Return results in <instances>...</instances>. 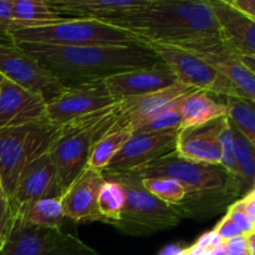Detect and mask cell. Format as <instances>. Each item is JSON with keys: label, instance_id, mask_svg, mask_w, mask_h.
<instances>
[{"label": "cell", "instance_id": "3957f363", "mask_svg": "<svg viewBox=\"0 0 255 255\" xmlns=\"http://www.w3.org/2000/svg\"><path fill=\"white\" fill-rule=\"evenodd\" d=\"M141 178L168 177L178 181L186 198L174 208L183 218L219 212L231 199L243 194L242 187L221 166L198 163L179 156L176 151L134 169Z\"/></svg>", "mask_w": 255, "mask_h": 255}, {"label": "cell", "instance_id": "d6986e66", "mask_svg": "<svg viewBox=\"0 0 255 255\" xmlns=\"http://www.w3.org/2000/svg\"><path fill=\"white\" fill-rule=\"evenodd\" d=\"M221 27L222 39L241 56L255 57V20L228 0H208Z\"/></svg>", "mask_w": 255, "mask_h": 255}, {"label": "cell", "instance_id": "e0dca14e", "mask_svg": "<svg viewBox=\"0 0 255 255\" xmlns=\"http://www.w3.org/2000/svg\"><path fill=\"white\" fill-rule=\"evenodd\" d=\"M176 82H178L177 77L161 60L152 66L121 72L105 80L110 94L116 102L159 91Z\"/></svg>", "mask_w": 255, "mask_h": 255}, {"label": "cell", "instance_id": "4dcf8cb0", "mask_svg": "<svg viewBox=\"0 0 255 255\" xmlns=\"http://www.w3.org/2000/svg\"><path fill=\"white\" fill-rule=\"evenodd\" d=\"M219 142H221L222 148L221 167L232 177V178L236 179L242 187L241 178H239L238 166H237L236 161V154H234L233 136H232L231 125H229L228 117H226V121H224L223 127H222L221 134H219ZM242 191H243V188H242Z\"/></svg>", "mask_w": 255, "mask_h": 255}, {"label": "cell", "instance_id": "7402d4cb", "mask_svg": "<svg viewBox=\"0 0 255 255\" xmlns=\"http://www.w3.org/2000/svg\"><path fill=\"white\" fill-rule=\"evenodd\" d=\"M181 112V129L203 126L214 120L228 117V109L224 102L217 101L211 94L199 90H194L184 96Z\"/></svg>", "mask_w": 255, "mask_h": 255}, {"label": "cell", "instance_id": "bcb514c9", "mask_svg": "<svg viewBox=\"0 0 255 255\" xmlns=\"http://www.w3.org/2000/svg\"><path fill=\"white\" fill-rule=\"evenodd\" d=\"M0 188H1V182H0Z\"/></svg>", "mask_w": 255, "mask_h": 255}, {"label": "cell", "instance_id": "e575fe53", "mask_svg": "<svg viewBox=\"0 0 255 255\" xmlns=\"http://www.w3.org/2000/svg\"><path fill=\"white\" fill-rule=\"evenodd\" d=\"M11 10L12 0H0V36L7 35L14 27Z\"/></svg>", "mask_w": 255, "mask_h": 255}, {"label": "cell", "instance_id": "d4e9b609", "mask_svg": "<svg viewBox=\"0 0 255 255\" xmlns=\"http://www.w3.org/2000/svg\"><path fill=\"white\" fill-rule=\"evenodd\" d=\"M229 120V119H228ZM232 136H233L234 154L239 171L243 193H248L254 188L255 181V149L251 142L238 131L229 120Z\"/></svg>", "mask_w": 255, "mask_h": 255}, {"label": "cell", "instance_id": "44dd1931", "mask_svg": "<svg viewBox=\"0 0 255 255\" xmlns=\"http://www.w3.org/2000/svg\"><path fill=\"white\" fill-rule=\"evenodd\" d=\"M148 0H47L59 14L71 19L106 20L139 9Z\"/></svg>", "mask_w": 255, "mask_h": 255}, {"label": "cell", "instance_id": "d6a6232c", "mask_svg": "<svg viewBox=\"0 0 255 255\" xmlns=\"http://www.w3.org/2000/svg\"><path fill=\"white\" fill-rule=\"evenodd\" d=\"M227 214L231 217L232 221H233L234 223H236L237 226L242 229V232H243L246 236H251V234L255 233L254 226L252 224V222L249 221V218H248V216L246 214V212H244L243 206H242V203H241V199L233 202V203L228 207Z\"/></svg>", "mask_w": 255, "mask_h": 255}, {"label": "cell", "instance_id": "b9f144b4", "mask_svg": "<svg viewBox=\"0 0 255 255\" xmlns=\"http://www.w3.org/2000/svg\"><path fill=\"white\" fill-rule=\"evenodd\" d=\"M242 61L243 64L248 67L251 71H253L255 74V57H251V56H241Z\"/></svg>", "mask_w": 255, "mask_h": 255}, {"label": "cell", "instance_id": "7dc6e473", "mask_svg": "<svg viewBox=\"0 0 255 255\" xmlns=\"http://www.w3.org/2000/svg\"><path fill=\"white\" fill-rule=\"evenodd\" d=\"M253 189H255V181H254V188Z\"/></svg>", "mask_w": 255, "mask_h": 255}, {"label": "cell", "instance_id": "1f68e13d", "mask_svg": "<svg viewBox=\"0 0 255 255\" xmlns=\"http://www.w3.org/2000/svg\"><path fill=\"white\" fill-rule=\"evenodd\" d=\"M15 221V211L7 194L0 188V239L6 241Z\"/></svg>", "mask_w": 255, "mask_h": 255}, {"label": "cell", "instance_id": "60d3db41", "mask_svg": "<svg viewBox=\"0 0 255 255\" xmlns=\"http://www.w3.org/2000/svg\"><path fill=\"white\" fill-rule=\"evenodd\" d=\"M182 251H183V249L179 248L178 246H169L159 255H178L179 253H182Z\"/></svg>", "mask_w": 255, "mask_h": 255}, {"label": "cell", "instance_id": "7bdbcfd3", "mask_svg": "<svg viewBox=\"0 0 255 255\" xmlns=\"http://www.w3.org/2000/svg\"><path fill=\"white\" fill-rule=\"evenodd\" d=\"M208 255H227L226 248H224V244L223 246H219V247H217V248L208 251Z\"/></svg>", "mask_w": 255, "mask_h": 255}, {"label": "cell", "instance_id": "6da1fadb", "mask_svg": "<svg viewBox=\"0 0 255 255\" xmlns=\"http://www.w3.org/2000/svg\"><path fill=\"white\" fill-rule=\"evenodd\" d=\"M16 44V42H15ZM65 89L105 81L114 75L152 66L159 61L144 46H59L19 42Z\"/></svg>", "mask_w": 255, "mask_h": 255}, {"label": "cell", "instance_id": "9a60e30c", "mask_svg": "<svg viewBox=\"0 0 255 255\" xmlns=\"http://www.w3.org/2000/svg\"><path fill=\"white\" fill-rule=\"evenodd\" d=\"M56 169L50 153L42 154L30 162L17 181L11 204L15 212L24 211L35 202L45 198H60Z\"/></svg>", "mask_w": 255, "mask_h": 255}, {"label": "cell", "instance_id": "277c9868", "mask_svg": "<svg viewBox=\"0 0 255 255\" xmlns=\"http://www.w3.org/2000/svg\"><path fill=\"white\" fill-rule=\"evenodd\" d=\"M117 128H125L119 102L62 125L59 137L49 152L56 169L60 193H64L86 168L97 142Z\"/></svg>", "mask_w": 255, "mask_h": 255}, {"label": "cell", "instance_id": "ba28073f", "mask_svg": "<svg viewBox=\"0 0 255 255\" xmlns=\"http://www.w3.org/2000/svg\"><path fill=\"white\" fill-rule=\"evenodd\" d=\"M1 255H102L71 233L34 226L15 213Z\"/></svg>", "mask_w": 255, "mask_h": 255}, {"label": "cell", "instance_id": "8fae6325", "mask_svg": "<svg viewBox=\"0 0 255 255\" xmlns=\"http://www.w3.org/2000/svg\"><path fill=\"white\" fill-rule=\"evenodd\" d=\"M223 75L237 90L241 99L255 102V74L243 64L241 55L222 40H204L179 45Z\"/></svg>", "mask_w": 255, "mask_h": 255}, {"label": "cell", "instance_id": "ab89813d", "mask_svg": "<svg viewBox=\"0 0 255 255\" xmlns=\"http://www.w3.org/2000/svg\"><path fill=\"white\" fill-rule=\"evenodd\" d=\"M183 253L184 255H208V251L193 244V246L188 247V248H184Z\"/></svg>", "mask_w": 255, "mask_h": 255}, {"label": "cell", "instance_id": "2e32d148", "mask_svg": "<svg viewBox=\"0 0 255 255\" xmlns=\"http://www.w3.org/2000/svg\"><path fill=\"white\" fill-rule=\"evenodd\" d=\"M47 121L44 97L0 76V128Z\"/></svg>", "mask_w": 255, "mask_h": 255}, {"label": "cell", "instance_id": "f546056e", "mask_svg": "<svg viewBox=\"0 0 255 255\" xmlns=\"http://www.w3.org/2000/svg\"><path fill=\"white\" fill-rule=\"evenodd\" d=\"M143 186L152 196L168 206H179L186 198V191L178 181L168 177L142 178Z\"/></svg>", "mask_w": 255, "mask_h": 255}, {"label": "cell", "instance_id": "4316f807", "mask_svg": "<svg viewBox=\"0 0 255 255\" xmlns=\"http://www.w3.org/2000/svg\"><path fill=\"white\" fill-rule=\"evenodd\" d=\"M228 119L255 149V102L237 97H224Z\"/></svg>", "mask_w": 255, "mask_h": 255}, {"label": "cell", "instance_id": "74e56055", "mask_svg": "<svg viewBox=\"0 0 255 255\" xmlns=\"http://www.w3.org/2000/svg\"><path fill=\"white\" fill-rule=\"evenodd\" d=\"M241 203L243 206L244 212L248 216L249 221L252 222V224H253L255 228V189H252L251 192H248L241 199Z\"/></svg>", "mask_w": 255, "mask_h": 255}, {"label": "cell", "instance_id": "ee69618b", "mask_svg": "<svg viewBox=\"0 0 255 255\" xmlns=\"http://www.w3.org/2000/svg\"><path fill=\"white\" fill-rule=\"evenodd\" d=\"M248 244H249V249H251L252 255H255V233L248 236Z\"/></svg>", "mask_w": 255, "mask_h": 255}, {"label": "cell", "instance_id": "8d00e7d4", "mask_svg": "<svg viewBox=\"0 0 255 255\" xmlns=\"http://www.w3.org/2000/svg\"><path fill=\"white\" fill-rule=\"evenodd\" d=\"M226 242L218 236L214 231L207 232V233L202 234L198 239L196 241V246L201 247V248L206 249V251H211V249L217 248L219 246H223Z\"/></svg>", "mask_w": 255, "mask_h": 255}, {"label": "cell", "instance_id": "836d02e7", "mask_svg": "<svg viewBox=\"0 0 255 255\" xmlns=\"http://www.w3.org/2000/svg\"><path fill=\"white\" fill-rule=\"evenodd\" d=\"M213 231L216 232V233L218 234V236L221 237L224 242H228V241H231V239L238 238V237H242V236H246V234L242 232V229L239 228V227L237 226L233 221H232L231 217H229L228 214H226V216H224L223 218L218 222V224L214 227Z\"/></svg>", "mask_w": 255, "mask_h": 255}, {"label": "cell", "instance_id": "ffe728a7", "mask_svg": "<svg viewBox=\"0 0 255 255\" xmlns=\"http://www.w3.org/2000/svg\"><path fill=\"white\" fill-rule=\"evenodd\" d=\"M192 91H194V89L176 82L159 91L122 100L119 102V109L124 116V127L133 133L142 125L153 120L173 100Z\"/></svg>", "mask_w": 255, "mask_h": 255}, {"label": "cell", "instance_id": "ac0fdd59", "mask_svg": "<svg viewBox=\"0 0 255 255\" xmlns=\"http://www.w3.org/2000/svg\"><path fill=\"white\" fill-rule=\"evenodd\" d=\"M226 117L198 127L179 129L176 139V152L183 158L198 163L221 166L222 148L219 142Z\"/></svg>", "mask_w": 255, "mask_h": 255}, {"label": "cell", "instance_id": "603a6c76", "mask_svg": "<svg viewBox=\"0 0 255 255\" xmlns=\"http://www.w3.org/2000/svg\"><path fill=\"white\" fill-rule=\"evenodd\" d=\"M14 27H30L70 20L59 14L47 0H12Z\"/></svg>", "mask_w": 255, "mask_h": 255}, {"label": "cell", "instance_id": "cb8c5ba5", "mask_svg": "<svg viewBox=\"0 0 255 255\" xmlns=\"http://www.w3.org/2000/svg\"><path fill=\"white\" fill-rule=\"evenodd\" d=\"M29 223L47 229H61L66 221L60 198H45L35 202L24 211H17Z\"/></svg>", "mask_w": 255, "mask_h": 255}, {"label": "cell", "instance_id": "4fadbf2b", "mask_svg": "<svg viewBox=\"0 0 255 255\" xmlns=\"http://www.w3.org/2000/svg\"><path fill=\"white\" fill-rule=\"evenodd\" d=\"M179 129L152 133H134L122 146L104 171L128 172L176 151Z\"/></svg>", "mask_w": 255, "mask_h": 255}, {"label": "cell", "instance_id": "83f0119b", "mask_svg": "<svg viewBox=\"0 0 255 255\" xmlns=\"http://www.w3.org/2000/svg\"><path fill=\"white\" fill-rule=\"evenodd\" d=\"M125 203H126V194L121 184L115 181L105 179V183L102 184L97 198V206L100 213L104 217L105 223L115 226L121 218Z\"/></svg>", "mask_w": 255, "mask_h": 255}, {"label": "cell", "instance_id": "8992f818", "mask_svg": "<svg viewBox=\"0 0 255 255\" xmlns=\"http://www.w3.org/2000/svg\"><path fill=\"white\" fill-rule=\"evenodd\" d=\"M105 179L120 183L126 194L121 218L115 224L120 232L132 237H148L169 231L182 222L183 217L174 207L152 196L134 171H102Z\"/></svg>", "mask_w": 255, "mask_h": 255}, {"label": "cell", "instance_id": "30bf717a", "mask_svg": "<svg viewBox=\"0 0 255 255\" xmlns=\"http://www.w3.org/2000/svg\"><path fill=\"white\" fill-rule=\"evenodd\" d=\"M0 76L40 95L46 104L56 99L65 90L31 55L15 44L9 35L0 36Z\"/></svg>", "mask_w": 255, "mask_h": 255}, {"label": "cell", "instance_id": "f1b7e54d", "mask_svg": "<svg viewBox=\"0 0 255 255\" xmlns=\"http://www.w3.org/2000/svg\"><path fill=\"white\" fill-rule=\"evenodd\" d=\"M187 95V94H186ZM173 100L171 104L167 105L153 120L148 121L147 124L142 125L136 129L134 133H152V132H164L173 131V129H181L182 127V112L181 106L183 102L184 96Z\"/></svg>", "mask_w": 255, "mask_h": 255}, {"label": "cell", "instance_id": "52a82bcc", "mask_svg": "<svg viewBox=\"0 0 255 255\" xmlns=\"http://www.w3.org/2000/svg\"><path fill=\"white\" fill-rule=\"evenodd\" d=\"M60 129L49 121L0 128V182L10 199L25 167L50 152Z\"/></svg>", "mask_w": 255, "mask_h": 255}, {"label": "cell", "instance_id": "5b68a950", "mask_svg": "<svg viewBox=\"0 0 255 255\" xmlns=\"http://www.w3.org/2000/svg\"><path fill=\"white\" fill-rule=\"evenodd\" d=\"M14 42L59 46H144L137 35L102 20L70 19L30 27H12L7 32Z\"/></svg>", "mask_w": 255, "mask_h": 255}, {"label": "cell", "instance_id": "f35d334b", "mask_svg": "<svg viewBox=\"0 0 255 255\" xmlns=\"http://www.w3.org/2000/svg\"><path fill=\"white\" fill-rule=\"evenodd\" d=\"M232 6L255 20V0H228Z\"/></svg>", "mask_w": 255, "mask_h": 255}, {"label": "cell", "instance_id": "f6af8a7d", "mask_svg": "<svg viewBox=\"0 0 255 255\" xmlns=\"http://www.w3.org/2000/svg\"><path fill=\"white\" fill-rule=\"evenodd\" d=\"M4 243H5V241H2V239H0V255H1L2 248H4Z\"/></svg>", "mask_w": 255, "mask_h": 255}, {"label": "cell", "instance_id": "9c48e42d", "mask_svg": "<svg viewBox=\"0 0 255 255\" xmlns=\"http://www.w3.org/2000/svg\"><path fill=\"white\" fill-rule=\"evenodd\" d=\"M144 45L171 69L181 84L222 97L241 99L237 90L223 75L188 50L161 42L147 41Z\"/></svg>", "mask_w": 255, "mask_h": 255}, {"label": "cell", "instance_id": "d590c367", "mask_svg": "<svg viewBox=\"0 0 255 255\" xmlns=\"http://www.w3.org/2000/svg\"><path fill=\"white\" fill-rule=\"evenodd\" d=\"M227 255H252L248 244V236H242L224 243Z\"/></svg>", "mask_w": 255, "mask_h": 255}, {"label": "cell", "instance_id": "7a4b0ae2", "mask_svg": "<svg viewBox=\"0 0 255 255\" xmlns=\"http://www.w3.org/2000/svg\"><path fill=\"white\" fill-rule=\"evenodd\" d=\"M137 35L143 42L179 45L222 40L209 1L148 0L139 9L102 20Z\"/></svg>", "mask_w": 255, "mask_h": 255}, {"label": "cell", "instance_id": "5bb4252c", "mask_svg": "<svg viewBox=\"0 0 255 255\" xmlns=\"http://www.w3.org/2000/svg\"><path fill=\"white\" fill-rule=\"evenodd\" d=\"M104 183L105 177L101 171L86 167L60 197L66 219L75 223H105L97 206L100 189Z\"/></svg>", "mask_w": 255, "mask_h": 255}, {"label": "cell", "instance_id": "7c38bea8", "mask_svg": "<svg viewBox=\"0 0 255 255\" xmlns=\"http://www.w3.org/2000/svg\"><path fill=\"white\" fill-rule=\"evenodd\" d=\"M117 104L105 81L91 82L65 89L61 95L46 104L47 121L62 126L74 120Z\"/></svg>", "mask_w": 255, "mask_h": 255}, {"label": "cell", "instance_id": "484cf974", "mask_svg": "<svg viewBox=\"0 0 255 255\" xmlns=\"http://www.w3.org/2000/svg\"><path fill=\"white\" fill-rule=\"evenodd\" d=\"M131 136L132 133L127 128H117L102 137L95 146L87 167L101 172L104 171L122 146L131 138Z\"/></svg>", "mask_w": 255, "mask_h": 255}]
</instances>
